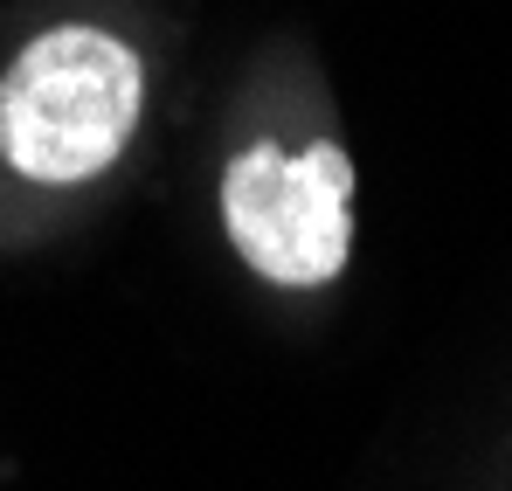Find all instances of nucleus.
Here are the masks:
<instances>
[{"label": "nucleus", "mask_w": 512, "mask_h": 491, "mask_svg": "<svg viewBox=\"0 0 512 491\" xmlns=\"http://www.w3.org/2000/svg\"><path fill=\"white\" fill-rule=\"evenodd\" d=\"M146 104L139 56L104 28H49L0 77V153L42 187H77L125 153Z\"/></svg>", "instance_id": "1"}, {"label": "nucleus", "mask_w": 512, "mask_h": 491, "mask_svg": "<svg viewBox=\"0 0 512 491\" xmlns=\"http://www.w3.org/2000/svg\"><path fill=\"white\" fill-rule=\"evenodd\" d=\"M222 222L256 277L312 291L340 277L353 249V160L340 146L277 153L256 139L222 173Z\"/></svg>", "instance_id": "2"}]
</instances>
